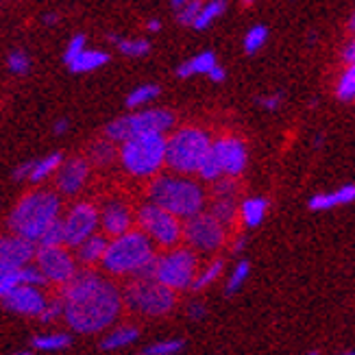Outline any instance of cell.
<instances>
[{"label":"cell","instance_id":"53","mask_svg":"<svg viewBox=\"0 0 355 355\" xmlns=\"http://www.w3.org/2000/svg\"><path fill=\"white\" fill-rule=\"evenodd\" d=\"M244 3H246V5H251V3H253V0H244Z\"/></svg>","mask_w":355,"mask_h":355},{"label":"cell","instance_id":"15","mask_svg":"<svg viewBox=\"0 0 355 355\" xmlns=\"http://www.w3.org/2000/svg\"><path fill=\"white\" fill-rule=\"evenodd\" d=\"M46 303H49V299L42 292V286H31V284H18L3 297V305L9 312L20 316H33V318L42 314Z\"/></svg>","mask_w":355,"mask_h":355},{"label":"cell","instance_id":"46","mask_svg":"<svg viewBox=\"0 0 355 355\" xmlns=\"http://www.w3.org/2000/svg\"><path fill=\"white\" fill-rule=\"evenodd\" d=\"M28 171H31V162H24V164H20V166L13 171V179H15V181H26V177H28Z\"/></svg>","mask_w":355,"mask_h":355},{"label":"cell","instance_id":"6","mask_svg":"<svg viewBox=\"0 0 355 355\" xmlns=\"http://www.w3.org/2000/svg\"><path fill=\"white\" fill-rule=\"evenodd\" d=\"M122 303L135 314L157 318L171 314L177 299L175 292L159 284L153 275H140L131 277V282L122 288Z\"/></svg>","mask_w":355,"mask_h":355},{"label":"cell","instance_id":"25","mask_svg":"<svg viewBox=\"0 0 355 355\" xmlns=\"http://www.w3.org/2000/svg\"><path fill=\"white\" fill-rule=\"evenodd\" d=\"M209 214L218 223H223L225 227H231V225H234V220H236V216H238L236 198L227 196V194H214V200H211V205H209Z\"/></svg>","mask_w":355,"mask_h":355},{"label":"cell","instance_id":"29","mask_svg":"<svg viewBox=\"0 0 355 355\" xmlns=\"http://www.w3.org/2000/svg\"><path fill=\"white\" fill-rule=\"evenodd\" d=\"M225 11H227L225 0H209V3H203V7H200V11L196 15V20L192 22V26L198 28V31H203V28L211 26L216 20H218Z\"/></svg>","mask_w":355,"mask_h":355},{"label":"cell","instance_id":"26","mask_svg":"<svg viewBox=\"0 0 355 355\" xmlns=\"http://www.w3.org/2000/svg\"><path fill=\"white\" fill-rule=\"evenodd\" d=\"M216 64H218V61H216V55L211 51H203L196 57L188 59L185 64H181L177 74L181 76V79H188V76H196V74H207Z\"/></svg>","mask_w":355,"mask_h":355},{"label":"cell","instance_id":"3","mask_svg":"<svg viewBox=\"0 0 355 355\" xmlns=\"http://www.w3.org/2000/svg\"><path fill=\"white\" fill-rule=\"evenodd\" d=\"M148 200L179 216L181 220H185L205 209L207 194L203 190V185L190 179L188 175H179V173L162 175L159 173L150 179Z\"/></svg>","mask_w":355,"mask_h":355},{"label":"cell","instance_id":"23","mask_svg":"<svg viewBox=\"0 0 355 355\" xmlns=\"http://www.w3.org/2000/svg\"><path fill=\"white\" fill-rule=\"evenodd\" d=\"M107 61H110V55L103 51H92V49H83L79 55H76L72 61H68V68L74 74H85V72H94L98 68H103Z\"/></svg>","mask_w":355,"mask_h":355},{"label":"cell","instance_id":"49","mask_svg":"<svg viewBox=\"0 0 355 355\" xmlns=\"http://www.w3.org/2000/svg\"><path fill=\"white\" fill-rule=\"evenodd\" d=\"M244 244H246V238H244V236H238V238L234 240V249H231V251H234V253H240V251L244 249Z\"/></svg>","mask_w":355,"mask_h":355},{"label":"cell","instance_id":"20","mask_svg":"<svg viewBox=\"0 0 355 355\" xmlns=\"http://www.w3.org/2000/svg\"><path fill=\"white\" fill-rule=\"evenodd\" d=\"M107 236H98V234H92L89 238H85L79 246H76V261H81L83 266H96L101 264V259L107 251Z\"/></svg>","mask_w":355,"mask_h":355},{"label":"cell","instance_id":"30","mask_svg":"<svg viewBox=\"0 0 355 355\" xmlns=\"http://www.w3.org/2000/svg\"><path fill=\"white\" fill-rule=\"evenodd\" d=\"M114 144L116 142H112L110 137H107V140H98L96 144H92L87 162L94 164V166H110L114 159H118V148Z\"/></svg>","mask_w":355,"mask_h":355},{"label":"cell","instance_id":"2","mask_svg":"<svg viewBox=\"0 0 355 355\" xmlns=\"http://www.w3.org/2000/svg\"><path fill=\"white\" fill-rule=\"evenodd\" d=\"M155 249L146 234L140 229H129L125 234L112 238L107 244V251L101 259L103 270L110 277H140L153 272V259H155Z\"/></svg>","mask_w":355,"mask_h":355},{"label":"cell","instance_id":"8","mask_svg":"<svg viewBox=\"0 0 355 355\" xmlns=\"http://www.w3.org/2000/svg\"><path fill=\"white\" fill-rule=\"evenodd\" d=\"M198 270V257L190 246H173V249H164L162 255H155L153 259V277L171 288L173 292L190 290L194 275Z\"/></svg>","mask_w":355,"mask_h":355},{"label":"cell","instance_id":"4","mask_svg":"<svg viewBox=\"0 0 355 355\" xmlns=\"http://www.w3.org/2000/svg\"><path fill=\"white\" fill-rule=\"evenodd\" d=\"M61 218V198L53 190H35L24 194L9 216L11 234L37 242L44 229Z\"/></svg>","mask_w":355,"mask_h":355},{"label":"cell","instance_id":"41","mask_svg":"<svg viewBox=\"0 0 355 355\" xmlns=\"http://www.w3.org/2000/svg\"><path fill=\"white\" fill-rule=\"evenodd\" d=\"M59 316H64V307H61V299H55V301H49L46 307L42 310V314L37 316L42 322H53L57 320Z\"/></svg>","mask_w":355,"mask_h":355},{"label":"cell","instance_id":"16","mask_svg":"<svg viewBox=\"0 0 355 355\" xmlns=\"http://www.w3.org/2000/svg\"><path fill=\"white\" fill-rule=\"evenodd\" d=\"M133 225H135V214L125 200L112 198L98 209V227L105 231V236L116 238L133 229Z\"/></svg>","mask_w":355,"mask_h":355},{"label":"cell","instance_id":"7","mask_svg":"<svg viewBox=\"0 0 355 355\" xmlns=\"http://www.w3.org/2000/svg\"><path fill=\"white\" fill-rule=\"evenodd\" d=\"M209 146L211 137L205 129L181 127L166 137V166L179 175H196Z\"/></svg>","mask_w":355,"mask_h":355},{"label":"cell","instance_id":"45","mask_svg":"<svg viewBox=\"0 0 355 355\" xmlns=\"http://www.w3.org/2000/svg\"><path fill=\"white\" fill-rule=\"evenodd\" d=\"M205 312H207V310H205V305H203V303H190V305H188V316L194 318V320L203 318Z\"/></svg>","mask_w":355,"mask_h":355},{"label":"cell","instance_id":"39","mask_svg":"<svg viewBox=\"0 0 355 355\" xmlns=\"http://www.w3.org/2000/svg\"><path fill=\"white\" fill-rule=\"evenodd\" d=\"M18 284H22V268L0 270V301H3V297L7 295V292Z\"/></svg>","mask_w":355,"mask_h":355},{"label":"cell","instance_id":"19","mask_svg":"<svg viewBox=\"0 0 355 355\" xmlns=\"http://www.w3.org/2000/svg\"><path fill=\"white\" fill-rule=\"evenodd\" d=\"M353 200H355V183H347L338 190L314 194L310 200H307V207H310L312 211H329L334 207L349 205V203H353Z\"/></svg>","mask_w":355,"mask_h":355},{"label":"cell","instance_id":"31","mask_svg":"<svg viewBox=\"0 0 355 355\" xmlns=\"http://www.w3.org/2000/svg\"><path fill=\"white\" fill-rule=\"evenodd\" d=\"M162 94V87L155 83H144V85H137L135 89H131V94L127 96V107L135 110V107H144L150 101H155Z\"/></svg>","mask_w":355,"mask_h":355},{"label":"cell","instance_id":"18","mask_svg":"<svg viewBox=\"0 0 355 355\" xmlns=\"http://www.w3.org/2000/svg\"><path fill=\"white\" fill-rule=\"evenodd\" d=\"M89 162L85 157H72L66 164L61 162L57 175V190L64 196H74L83 190L89 179Z\"/></svg>","mask_w":355,"mask_h":355},{"label":"cell","instance_id":"50","mask_svg":"<svg viewBox=\"0 0 355 355\" xmlns=\"http://www.w3.org/2000/svg\"><path fill=\"white\" fill-rule=\"evenodd\" d=\"M146 28L150 31V33H155V31H159V28H162V22H159V20H150V22L146 24Z\"/></svg>","mask_w":355,"mask_h":355},{"label":"cell","instance_id":"17","mask_svg":"<svg viewBox=\"0 0 355 355\" xmlns=\"http://www.w3.org/2000/svg\"><path fill=\"white\" fill-rule=\"evenodd\" d=\"M35 257V242L20 236L0 238V270H15L31 264Z\"/></svg>","mask_w":355,"mask_h":355},{"label":"cell","instance_id":"36","mask_svg":"<svg viewBox=\"0 0 355 355\" xmlns=\"http://www.w3.org/2000/svg\"><path fill=\"white\" fill-rule=\"evenodd\" d=\"M35 244L37 246H59V244H64V229H61V218H57L53 225L46 227L44 234L37 238Z\"/></svg>","mask_w":355,"mask_h":355},{"label":"cell","instance_id":"11","mask_svg":"<svg viewBox=\"0 0 355 355\" xmlns=\"http://www.w3.org/2000/svg\"><path fill=\"white\" fill-rule=\"evenodd\" d=\"M227 227L218 223L209 211H198L183 220V242L198 255H211L225 246Z\"/></svg>","mask_w":355,"mask_h":355},{"label":"cell","instance_id":"33","mask_svg":"<svg viewBox=\"0 0 355 355\" xmlns=\"http://www.w3.org/2000/svg\"><path fill=\"white\" fill-rule=\"evenodd\" d=\"M266 42H268V28L264 24H257V26L249 28V33L244 35L242 46H244L246 55H255V53H259L261 49H264Z\"/></svg>","mask_w":355,"mask_h":355},{"label":"cell","instance_id":"12","mask_svg":"<svg viewBox=\"0 0 355 355\" xmlns=\"http://www.w3.org/2000/svg\"><path fill=\"white\" fill-rule=\"evenodd\" d=\"M35 266L44 275L46 284L64 286L76 275V257L68 246H40L35 249Z\"/></svg>","mask_w":355,"mask_h":355},{"label":"cell","instance_id":"51","mask_svg":"<svg viewBox=\"0 0 355 355\" xmlns=\"http://www.w3.org/2000/svg\"><path fill=\"white\" fill-rule=\"evenodd\" d=\"M171 3H173V7H175V9H181L183 5H188L190 0H171Z\"/></svg>","mask_w":355,"mask_h":355},{"label":"cell","instance_id":"10","mask_svg":"<svg viewBox=\"0 0 355 355\" xmlns=\"http://www.w3.org/2000/svg\"><path fill=\"white\" fill-rule=\"evenodd\" d=\"M175 127V114L168 110H144L120 116L112 120L105 129V137L112 142H125L142 133H166Z\"/></svg>","mask_w":355,"mask_h":355},{"label":"cell","instance_id":"47","mask_svg":"<svg viewBox=\"0 0 355 355\" xmlns=\"http://www.w3.org/2000/svg\"><path fill=\"white\" fill-rule=\"evenodd\" d=\"M343 59L347 61V64H353L355 61V37L345 46V51H343Z\"/></svg>","mask_w":355,"mask_h":355},{"label":"cell","instance_id":"14","mask_svg":"<svg viewBox=\"0 0 355 355\" xmlns=\"http://www.w3.org/2000/svg\"><path fill=\"white\" fill-rule=\"evenodd\" d=\"M211 150L218 157L225 177H240L249 164V150L242 137L238 135H223L218 140H211Z\"/></svg>","mask_w":355,"mask_h":355},{"label":"cell","instance_id":"1","mask_svg":"<svg viewBox=\"0 0 355 355\" xmlns=\"http://www.w3.org/2000/svg\"><path fill=\"white\" fill-rule=\"evenodd\" d=\"M64 318L76 334H103L116 325L122 314V290L105 275L83 270L64 284L61 292Z\"/></svg>","mask_w":355,"mask_h":355},{"label":"cell","instance_id":"5","mask_svg":"<svg viewBox=\"0 0 355 355\" xmlns=\"http://www.w3.org/2000/svg\"><path fill=\"white\" fill-rule=\"evenodd\" d=\"M118 162L135 179H153L166 166V135L142 133L120 142Z\"/></svg>","mask_w":355,"mask_h":355},{"label":"cell","instance_id":"52","mask_svg":"<svg viewBox=\"0 0 355 355\" xmlns=\"http://www.w3.org/2000/svg\"><path fill=\"white\" fill-rule=\"evenodd\" d=\"M349 26H351V31L355 33V13H353V18H351V24H349Z\"/></svg>","mask_w":355,"mask_h":355},{"label":"cell","instance_id":"42","mask_svg":"<svg viewBox=\"0 0 355 355\" xmlns=\"http://www.w3.org/2000/svg\"><path fill=\"white\" fill-rule=\"evenodd\" d=\"M83 49H87V42H85V35H74V37H70V42H68V46H66V55H64V59H66V64L68 61H72L76 55H79Z\"/></svg>","mask_w":355,"mask_h":355},{"label":"cell","instance_id":"27","mask_svg":"<svg viewBox=\"0 0 355 355\" xmlns=\"http://www.w3.org/2000/svg\"><path fill=\"white\" fill-rule=\"evenodd\" d=\"M70 345H72V336L61 334V331L35 336L33 343H31V347H33L35 351H42V353H59V351H66Z\"/></svg>","mask_w":355,"mask_h":355},{"label":"cell","instance_id":"40","mask_svg":"<svg viewBox=\"0 0 355 355\" xmlns=\"http://www.w3.org/2000/svg\"><path fill=\"white\" fill-rule=\"evenodd\" d=\"M200 7H203V0H190L188 5H183L179 9V22L185 24V26H192V22L196 20V15L200 11Z\"/></svg>","mask_w":355,"mask_h":355},{"label":"cell","instance_id":"24","mask_svg":"<svg viewBox=\"0 0 355 355\" xmlns=\"http://www.w3.org/2000/svg\"><path fill=\"white\" fill-rule=\"evenodd\" d=\"M61 159H64V157H61V153H53V155H46L42 159H31V171H28L26 181H31V183H42V181H46L49 177H53L59 171Z\"/></svg>","mask_w":355,"mask_h":355},{"label":"cell","instance_id":"32","mask_svg":"<svg viewBox=\"0 0 355 355\" xmlns=\"http://www.w3.org/2000/svg\"><path fill=\"white\" fill-rule=\"evenodd\" d=\"M336 98L343 103H351L355 101V61L345 68V72L340 74V79L336 83Z\"/></svg>","mask_w":355,"mask_h":355},{"label":"cell","instance_id":"34","mask_svg":"<svg viewBox=\"0 0 355 355\" xmlns=\"http://www.w3.org/2000/svg\"><path fill=\"white\" fill-rule=\"evenodd\" d=\"M249 275H251V264L246 259L238 261L236 268L231 270L229 275V279H227V286H225V292L231 297V295H236V292L242 290V286L246 284V279H249Z\"/></svg>","mask_w":355,"mask_h":355},{"label":"cell","instance_id":"38","mask_svg":"<svg viewBox=\"0 0 355 355\" xmlns=\"http://www.w3.org/2000/svg\"><path fill=\"white\" fill-rule=\"evenodd\" d=\"M7 66L13 74L24 76L31 70V59L24 51H11V55L7 57Z\"/></svg>","mask_w":355,"mask_h":355},{"label":"cell","instance_id":"13","mask_svg":"<svg viewBox=\"0 0 355 355\" xmlns=\"http://www.w3.org/2000/svg\"><path fill=\"white\" fill-rule=\"evenodd\" d=\"M61 229H64V244L68 249H76L85 238L96 234L98 229V207L81 200L74 203L61 216Z\"/></svg>","mask_w":355,"mask_h":355},{"label":"cell","instance_id":"22","mask_svg":"<svg viewBox=\"0 0 355 355\" xmlns=\"http://www.w3.org/2000/svg\"><path fill=\"white\" fill-rule=\"evenodd\" d=\"M268 214V200L261 198V196H253V198H246L244 203L238 207V216L244 227H259L261 223H264Z\"/></svg>","mask_w":355,"mask_h":355},{"label":"cell","instance_id":"9","mask_svg":"<svg viewBox=\"0 0 355 355\" xmlns=\"http://www.w3.org/2000/svg\"><path fill=\"white\" fill-rule=\"evenodd\" d=\"M135 225L159 249H173L183 240V220L150 200L135 211Z\"/></svg>","mask_w":355,"mask_h":355},{"label":"cell","instance_id":"28","mask_svg":"<svg viewBox=\"0 0 355 355\" xmlns=\"http://www.w3.org/2000/svg\"><path fill=\"white\" fill-rule=\"evenodd\" d=\"M225 272V261L218 257V259H211L207 266H203L200 270H196L194 275V282L190 286L192 292H200V290H205L209 288L214 282H218L220 279V275Z\"/></svg>","mask_w":355,"mask_h":355},{"label":"cell","instance_id":"21","mask_svg":"<svg viewBox=\"0 0 355 355\" xmlns=\"http://www.w3.org/2000/svg\"><path fill=\"white\" fill-rule=\"evenodd\" d=\"M137 338H140V329L133 325H120V327H110V331L105 334V338L101 340V349L103 351H120L131 347Z\"/></svg>","mask_w":355,"mask_h":355},{"label":"cell","instance_id":"43","mask_svg":"<svg viewBox=\"0 0 355 355\" xmlns=\"http://www.w3.org/2000/svg\"><path fill=\"white\" fill-rule=\"evenodd\" d=\"M257 103H259L261 110H266V112H277V110H279V107H282V103H284V96H282V94L261 96Z\"/></svg>","mask_w":355,"mask_h":355},{"label":"cell","instance_id":"37","mask_svg":"<svg viewBox=\"0 0 355 355\" xmlns=\"http://www.w3.org/2000/svg\"><path fill=\"white\" fill-rule=\"evenodd\" d=\"M183 351V340H162L155 345H148L142 353L144 355H177Z\"/></svg>","mask_w":355,"mask_h":355},{"label":"cell","instance_id":"48","mask_svg":"<svg viewBox=\"0 0 355 355\" xmlns=\"http://www.w3.org/2000/svg\"><path fill=\"white\" fill-rule=\"evenodd\" d=\"M70 129V125H68V120H57V125L53 127V131L57 133V135H61V133H66Z\"/></svg>","mask_w":355,"mask_h":355},{"label":"cell","instance_id":"44","mask_svg":"<svg viewBox=\"0 0 355 355\" xmlns=\"http://www.w3.org/2000/svg\"><path fill=\"white\" fill-rule=\"evenodd\" d=\"M205 76H209V81H214V83H223L225 79H227V70L223 68V66H218V64H216Z\"/></svg>","mask_w":355,"mask_h":355},{"label":"cell","instance_id":"35","mask_svg":"<svg viewBox=\"0 0 355 355\" xmlns=\"http://www.w3.org/2000/svg\"><path fill=\"white\" fill-rule=\"evenodd\" d=\"M116 46H118V51L122 55H127V57H146L148 51H150V44L146 40H114Z\"/></svg>","mask_w":355,"mask_h":355}]
</instances>
